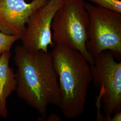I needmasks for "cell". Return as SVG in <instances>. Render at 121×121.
<instances>
[{"mask_svg":"<svg viewBox=\"0 0 121 121\" xmlns=\"http://www.w3.org/2000/svg\"><path fill=\"white\" fill-rule=\"evenodd\" d=\"M21 38L18 35H7L0 31V56L4 52L10 51L13 43Z\"/></svg>","mask_w":121,"mask_h":121,"instance_id":"cell-9","label":"cell"},{"mask_svg":"<svg viewBox=\"0 0 121 121\" xmlns=\"http://www.w3.org/2000/svg\"><path fill=\"white\" fill-rule=\"evenodd\" d=\"M51 54L60 92L59 107L68 119L79 117L92 82L89 64L81 52L63 45H55Z\"/></svg>","mask_w":121,"mask_h":121,"instance_id":"cell-2","label":"cell"},{"mask_svg":"<svg viewBox=\"0 0 121 121\" xmlns=\"http://www.w3.org/2000/svg\"><path fill=\"white\" fill-rule=\"evenodd\" d=\"M90 65L92 81L103 90L101 99L105 112L103 121H111L112 114L121 111V62L115 60L112 52H101Z\"/></svg>","mask_w":121,"mask_h":121,"instance_id":"cell-5","label":"cell"},{"mask_svg":"<svg viewBox=\"0 0 121 121\" xmlns=\"http://www.w3.org/2000/svg\"><path fill=\"white\" fill-rule=\"evenodd\" d=\"M64 0H48L32 13L26 24V28L20 39L22 47L28 51H48V47L55 44L52 39L53 17L63 4Z\"/></svg>","mask_w":121,"mask_h":121,"instance_id":"cell-6","label":"cell"},{"mask_svg":"<svg viewBox=\"0 0 121 121\" xmlns=\"http://www.w3.org/2000/svg\"><path fill=\"white\" fill-rule=\"evenodd\" d=\"M13 59L17 67V96L46 119L48 106L59 107L60 102L57 76L51 52L28 51L17 45Z\"/></svg>","mask_w":121,"mask_h":121,"instance_id":"cell-1","label":"cell"},{"mask_svg":"<svg viewBox=\"0 0 121 121\" xmlns=\"http://www.w3.org/2000/svg\"><path fill=\"white\" fill-rule=\"evenodd\" d=\"M47 119V121H58L61 120L60 117L55 114H52L51 115H49Z\"/></svg>","mask_w":121,"mask_h":121,"instance_id":"cell-11","label":"cell"},{"mask_svg":"<svg viewBox=\"0 0 121 121\" xmlns=\"http://www.w3.org/2000/svg\"><path fill=\"white\" fill-rule=\"evenodd\" d=\"M11 56L10 51L4 52L0 56V117L3 118L8 115L7 99L16 91L17 86L16 73L9 65Z\"/></svg>","mask_w":121,"mask_h":121,"instance_id":"cell-8","label":"cell"},{"mask_svg":"<svg viewBox=\"0 0 121 121\" xmlns=\"http://www.w3.org/2000/svg\"><path fill=\"white\" fill-rule=\"evenodd\" d=\"M111 117V121H121V112H117Z\"/></svg>","mask_w":121,"mask_h":121,"instance_id":"cell-12","label":"cell"},{"mask_svg":"<svg viewBox=\"0 0 121 121\" xmlns=\"http://www.w3.org/2000/svg\"><path fill=\"white\" fill-rule=\"evenodd\" d=\"M99 7L121 13V0H88Z\"/></svg>","mask_w":121,"mask_h":121,"instance_id":"cell-10","label":"cell"},{"mask_svg":"<svg viewBox=\"0 0 121 121\" xmlns=\"http://www.w3.org/2000/svg\"><path fill=\"white\" fill-rule=\"evenodd\" d=\"M89 15L86 47L94 58L104 51L121 56V13L85 2Z\"/></svg>","mask_w":121,"mask_h":121,"instance_id":"cell-4","label":"cell"},{"mask_svg":"<svg viewBox=\"0 0 121 121\" xmlns=\"http://www.w3.org/2000/svg\"><path fill=\"white\" fill-rule=\"evenodd\" d=\"M89 22L83 0H64L53 17L51 29L55 45L77 50L91 65L95 59L86 47Z\"/></svg>","mask_w":121,"mask_h":121,"instance_id":"cell-3","label":"cell"},{"mask_svg":"<svg viewBox=\"0 0 121 121\" xmlns=\"http://www.w3.org/2000/svg\"><path fill=\"white\" fill-rule=\"evenodd\" d=\"M48 0H0V31L22 37L31 14Z\"/></svg>","mask_w":121,"mask_h":121,"instance_id":"cell-7","label":"cell"},{"mask_svg":"<svg viewBox=\"0 0 121 121\" xmlns=\"http://www.w3.org/2000/svg\"><path fill=\"white\" fill-rule=\"evenodd\" d=\"M26 0V1H28V0Z\"/></svg>","mask_w":121,"mask_h":121,"instance_id":"cell-13","label":"cell"}]
</instances>
